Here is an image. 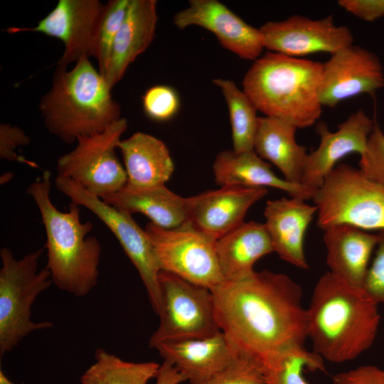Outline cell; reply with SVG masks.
I'll return each instance as SVG.
<instances>
[{
  "mask_svg": "<svg viewBox=\"0 0 384 384\" xmlns=\"http://www.w3.org/2000/svg\"><path fill=\"white\" fill-rule=\"evenodd\" d=\"M264 48L289 57L325 52L331 55L353 45V36L346 26L336 25L332 16L311 19L293 15L260 26Z\"/></svg>",
  "mask_w": 384,
  "mask_h": 384,
  "instance_id": "13",
  "label": "cell"
},
{
  "mask_svg": "<svg viewBox=\"0 0 384 384\" xmlns=\"http://www.w3.org/2000/svg\"><path fill=\"white\" fill-rule=\"evenodd\" d=\"M305 200L291 197L268 200L264 210V223L270 237L274 252L287 262L306 270L304 242L307 228L317 213V207Z\"/></svg>",
  "mask_w": 384,
  "mask_h": 384,
  "instance_id": "19",
  "label": "cell"
},
{
  "mask_svg": "<svg viewBox=\"0 0 384 384\" xmlns=\"http://www.w3.org/2000/svg\"><path fill=\"white\" fill-rule=\"evenodd\" d=\"M127 128L122 117L103 132L78 137L74 149L58 158V175L100 198L121 190L127 176L115 149Z\"/></svg>",
  "mask_w": 384,
  "mask_h": 384,
  "instance_id": "9",
  "label": "cell"
},
{
  "mask_svg": "<svg viewBox=\"0 0 384 384\" xmlns=\"http://www.w3.org/2000/svg\"><path fill=\"white\" fill-rule=\"evenodd\" d=\"M338 4L366 21H374L384 16V0H339Z\"/></svg>",
  "mask_w": 384,
  "mask_h": 384,
  "instance_id": "37",
  "label": "cell"
},
{
  "mask_svg": "<svg viewBox=\"0 0 384 384\" xmlns=\"http://www.w3.org/2000/svg\"><path fill=\"white\" fill-rule=\"evenodd\" d=\"M266 384H309L305 370L324 371V360L304 346L288 350L264 363Z\"/></svg>",
  "mask_w": 384,
  "mask_h": 384,
  "instance_id": "29",
  "label": "cell"
},
{
  "mask_svg": "<svg viewBox=\"0 0 384 384\" xmlns=\"http://www.w3.org/2000/svg\"><path fill=\"white\" fill-rule=\"evenodd\" d=\"M0 384H15L6 377L1 368L0 369Z\"/></svg>",
  "mask_w": 384,
  "mask_h": 384,
  "instance_id": "39",
  "label": "cell"
},
{
  "mask_svg": "<svg viewBox=\"0 0 384 384\" xmlns=\"http://www.w3.org/2000/svg\"><path fill=\"white\" fill-rule=\"evenodd\" d=\"M159 324L149 345L167 341L204 338L220 331L211 289L170 272L159 274Z\"/></svg>",
  "mask_w": 384,
  "mask_h": 384,
  "instance_id": "8",
  "label": "cell"
},
{
  "mask_svg": "<svg viewBox=\"0 0 384 384\" xmlns=\"http://www.w3.org/2000/svg\"><path fill=\"white\" fill-rule=\"evenodd\" d=\"M196 384H266L263 362L242 351L226 366Z\"/></svg>",
  "mask_w": 384,
  "mask_h": 384,
  "instance_id": "31",
  "label": "cell"
},
{
  "mask_svg": "<svg viewBox=\"0 0 384 384\" xmlns=\"http://www.w3.org/2000/svg\"><path fill=\"white\" fill-rule=\"evenodd\" d=\"M332 384H384V369L373 365L360 366L336 374Z\"/></svg>",
  "mask_w": 384,
  "mask_h": 384,
  "instance_id": "36",
  "label": "cell"
},
{
  "mask_svg": "<svg viewBox=\"0 0 384 384\" xmlns=\"http://www.w3.org/2000/svg\"><path fill=\"white\" fill-rule=\"evenodd\" d=\"M321 72L319 62L268 52L246 72L242 90L265 116L306 128L321 114Z\"/></svg>",
  "mask_w": 384,
  "mask_h": 384,
  "instance_id": "5",
  "label": "cell"
},
{
  "mask_svg": "<svg viewBox=\"0 0 384 384\" xmlns=\"http://www.w3.org/2000/svg\"><path fill=\"white\" fill-rule=\"evenodd\" d=\"M374 124L375 120L362 110L339 124L336 132L330 131L325 122L317 123L320 143L308 155L301 184L314 193L341 159L351 153L361 156L366 151Z\"/></svg>",
  "mask_w": 384,
  "mask_h": 384,
  "instance_id": "16",
  "label": "cell"
},
{
  "mask_svg": "<svg viewBox=\"0 0 384 384\" xmlns=\"http://www.w3.org/2000/svg\"><path fill=\"white\" fill-rule=\"evenodd\" d=\"M31 138L18 126L7 123L0 124V158L10 161H18L26 164L32 167H38L37 164L24 157L18 155L16 149L19 146H27Z\"/></svg>",
  "mask_w": 384,
  "mask_h": 384,
  "instance_id": "35",
  "label": "cell"
},
{
  "mask_svg": "<svg viewBox=\"0 0 384 384\" xmlns=\"http://www.w3.org/2000/svg\"><path fill=\"white\" fill-rule=\"evenodd\" d=\"M95 359L81 375V384H147L161 366L154 361H126L102 348L95 351Z\"/></svg>",
  "mask_w": 384,
  "mask_h": 384,
  "instance_id": "27",
  "label": "cell"
},
{
  "mask_svg": "<svg viewBox=\"0 0 384 384\" xmlns=\"http://www.w3.org/2000/svg\"><path fill=\"white\" fill-rule=\"evenodd\" d=\"M146 114L156 121H166L178 110L180 101L176 90L167 85H156L148 89L142 99Z\"/></svg>",
  "mask_w": 384,
  "mask_h": 384,
  "instance_id": "32",
  "label": "cell"
},
{
  "mask_svg": "<svg viewBox=\"0 0 384 384\" xmlns=\"http://www.w3.org/2000/svg\"><path fill=\"white\" fill-rule=\"evenodd\" d=\"M213 171L215 181L220 186L272 187L305 201L312 199L314 194L302 184L292 183L277 176L270 165L254 150L241 153L233 149L222 151L214 160Z\"/></svg>",
  "mask_w": 384,
  "mask_h": 384,
  "instance_id": "22",
  "label": "cell"
},
{
  "mask_svg": "<svg viewBox=\"0 0 384 384\" xmlns=\"http://www.w3.org/2000/svg\"><path fill=\"white\" fill-rule=\"evenodd\" d=\"M220 329L240 351L263 363L304 346L306 309L302 287L289 276L254 271L211 289Z\"/></svg>",
  "mask_w": 384,
  "mask_h": 384,
  "instance_id": "1",
  "label": "cell"
},
{
  "mask_svg": "<svg viewBox=\"0 0 384 384\" xmlns=\"http://www.w3.org/2000/svg\"><path fill=\"white\" fill-rule=\"evenodd\" d=\"M112 88L88 57L72 69L58 65L39 109L46 129L68 144L80 136L103 132L122 118Z\"/></svg>",
  "mask_w": 384,
  "mask_h": 384,
  "instance_id": "4",
  "label": "cell"
},
{
  "mask_svg": "<svg viewBox=\"0 0 384 384\" xmlns=\"http://www.w3.org/2000/svg\"><path fill=\"white\" fill-rule=\"evenodd\" d=\"M179 29L197 26L213 33L225 49L245 60H256L264 48L260 28L253 27L217 0H191L174 16Z\"/></svg>",
  "mask_w": 384,
  "mask_h": 384,
  "instance_id": "15",
  "label": "cell"
},
{
  "mask_svg": "<svg viewBox=\"0 0 384 384\" xmlns=\"http://www.w3.org/2000/svg\"><path fill=\"white\" fill-rule=\"evenodd\" d=\"M152 348L191 384H196L224 368L240 351L221 331L204 338L161 342Z\"/></svg>",
  "mask_w": 384,
  "mask_h": 384,
  "instance_id": "18",
  "label": "cell"
},
{
  "mask_svg": "<svg viewBox=\"0 0 384 384\" xmlns=\"http://www.w3.org/2000/svg\"><path fill=\"white\" fill-rule=\"evenodd\" d=\"M319 228L347 224L361 230L384 229V187L358 168L338 164L314 193Z\"/></svg>",
  "mask_w": 384,
  "mask_h": 384,
  "instance_id": "7",
  "label": "cell"
},
{
  "mask_svg": "<svg viewBox=\"0 0 384 384\" xmlns=\"http://www.w3.org/2000/svg\"><path fill=\"white\" fill-rule=\"evenodd\" d=\"M105 4L99 0H59L36 26L10 27L6 31L39 32L58 38L64 51L57 65L68 67L82 57H95Z\"/></svg>",
  "mask_w": 384,
  "mask_h": 384,
  "instance_id": "12",
  "label": "cell"
},
{
  "mask_svg": "<svg viewBox=\"0 0 384 384\" xmlns=\"http://www.w3.org/2000/svg\"><path fill=\"white\" fill-rule=\"evenodd\" d=\"M267 193L265 188L225 186L188 197L187 223L217 240L244 223L250 208Z\"/></svg>",
  "mask_w": 384,
  "mask_h": 384,
  "instance_id": "17",
  "label": "cell"
},
{
  "mask_svg": "<svg viewBox=\"0 0 384 384\" xmlns=\"http://www.w3.org/2000/svg\"><path fill=\"white\" fill-rule=\"evenodd\" d=\"M358 166L367 177L384 187V132L376 121Z\"/></svg>",
  "mask_w": 384,
  "mask_h": 384,
  "instance_id": "33",
  "label": "cell"
},
{
  "mask_svg": "<svg viewBox=\"0 0 384 384\" xmlns=\"http://www.w3.org/2000/svg\"><path fill=\"white\" fill-rule=\"evenodd\" d=\"M297 129L283 119L259 117L253 150L276 166L286 181L301 184L309 154L304 146L297 143Z\"/></svg>",
  "mask_w": 384,
  "mask_h": 384,
  "instance_id": "23",
  "label": "cell"
},
{
  "mask_svg": "<svg viewBox=\"0 0 384 384\" xmlns=\"http://www.w3.org/2000/svg\"><path fill=\"white\" fill-rule=\"evenodd\" d=\"M130 0H110L105 4L98 33L95 58L100 73L106 78L113 44L124 21Z\"/></svg>",
  "mask_w": 384,
  "mask_h": 384,
  "instance_id": "30",
  "label": "cell"
},
{
  "mask_svg": "<svg viewBox=\"0 0 384 384\" xmlns=\"http://www.w3.org/2000/svg\"><path fill=\"white\" fill-rule=\"evenodd\" d=\"M156 378V384H180L187 381L186 378L176 367L164 361Z\"/></svg>",
  "mask_w": 384,
  "mask_h": 384,
  "instance_id": "38",
  "label": "cell"
},
{
  "mask_svg": "<svg viewBox=\"0 0 384 384\" xmlns=\"http://www.w3.org/2000/svg\"><path fill=\"white\" fill-rule=\"evenodd\" d=\"M375 257L370 264L363 289L376 303L384 304V229L378 231Z\"/></svg>",
  "mask_w": 384,
  "mask_h": 384,
  "instance_id": "34",
  "label": "cell"
},
{
  "mask_svg": "<svg viewBox=\"0 0 384 384\" xmlns=\"http://www.w3.org/2000/svg\"><path fill=\"white\" fill-rule=\"evenodd\" d=\"M50 189L51 174L48 170L26 189L46 230V267L60 290L83 297L97 284L102 246L97 238L88 235L93 224L81 222L80 206L71 202L68 212L60 211L51 201Z\"/></svg>",
  "mask_w": 384,
  "mask_h": 384,
  "instance_id": "3",
  "label": "cell"
},
{
  "mask_svg": "<svg viewBox=\"0 0 384 384\" xmlns=\"http://www.w3.org/2000/svg\"><path fill=\"white\" fill-rule=\"evenodd\" d=\"M156 5V0H130L113 44L105 78L112 89L129 65L151 43L158 21Z\"/></svg>",
  "mask_w": 384,
  "mask_h": 384,
  "instance_id": "21",
  "label": "cell"
},
{
  "mask_svg": "<svg viewBox=\"0 0 384 384\" xmlns=\"http://www.w3.org/2000/svg\"><path fill=\"white\" fill-rule=\"evenodd\" d=\"M223 281H235L252 274L255 262L274 252L265 224L244 222L215 242Z\"/></svg>",
  "mask_w": 384,
  "mask_h": 384,
  "instance_id": "25",
  "label": "cell"
},
{
  "mask_svg": "<svg viewBox=\"0 0 384 384\" xmlns=\"http://www.w3.org/2000/svg\"><path fill=\"white\" fill-rule=\"evenodd\" d=\"M378 306L363 288L324 273L306 308L307 338L313 351L334 363L358 357L376 337L380 320Z\"/></svg>",
  "mask_w": 384,
  "mask_h": 384,
  "instance_id": "2",
  "label": "cell"
},
{
  "mask_svg": "<svg viewBox=\"0 0 384 384\" xmlns=\"http://www.w3.org/2000/svg\"><path fill=\"white\" fill-rule=\"evenodd\" d=\"M101 199L131 214H143L163 228H178L188 222V198L175 193L165 185L143 188L125 186Z\"/></svg>",
  "mask_w": 384,
  "mask_h": 384,
  "instance_id": "26",
  "label": "cell"
},
{
  "mask_svg": "<svg viewBox=\"0 0 384 384\" xmlns=\"http://www.w3.org/2000/svg\"><path fill=\"white\" fill-rule=\"evenodd\" d=\"M384 87V71L377 55L351 45L331 55L322 63L319 100L334 107L349 98L373 95Z\"/></svg>",
  "mask_w": 384,
  "mask_h": 384,
  "instance_id": "14",
  "label": "cell"
},
{
  "mask_svg": "<svg viewBox=\"0 0 384 384\" xmlns=\"http://www.w3.org/2000/svg\"><path fill=\"white\" fill-rule=\"evenodd\" d=\"M213 83L224 97L228 108L233 151L241 153L253 150L254 138L259 117L257 109L233 80L216 78Z\"/></svg>",
  "mask_w": 384,
  "mask_h": 384,
  "instance_id": "28",
  "label": "cell"
},
{
  "mask_svg": "<svg viewBox=\"0 0 384 384\" xmlns=\"http://www.w3.org/2000/svg\"><path fill=\"white\" fill-rule=\"evenodd\" d=\"M45 247L17 259L8 247L0 250V357L10 353L31 333L50 329L54 323L31 320L37 297L53 284L49 270H38Z\"/></svg>",
  "mask_w": 384,
  "mask_h": 384,
  "instance_id": "6",
  "label": "cell"
},
{
  "mask_svg": "<svg viewBox=\"0 0 384 384\" xmlns=\"http://www.w3.org/2000/svg\"><path fill=\"white\" fill-rule=\"evenodd\" d=\"M127 176L126 186L134 188L164 186L174 170L169 150L159 139L136 132L118 144Z\"/></svg>",
  "mask_w": 384,
  "mask_h": 384,
  "instance_id": "24",
  "label": "cell"
},
{
  "mask_svg": "<svg viewBox=\"0 0 384 384\" xmlns=\"http://www.w3.org/2000/svg\"><path fill=\"white\" fill-rule=\"evenodd\" d=\"M144 230L153 245L161 271L210 289L223 282L215 240L188 223L178 228L166 229L150 222Z\"/></svg>",
  "mask_w": 384,
  "mask_h": 384,
  "instance_id": "11",
  "label": "cell"
},
{
  "mask_svg": "<svg viewBox=\"0 0 384 384\" xmlns=\"http://www.w3.org/2000/svg\"><path fill=\"white\" fill-rule=\"evenodd\" d=\"M55 184L57 189L71 202L90 210L114 234L137 269L151 307L158 314L160 309L159 274L161 270L145 230L136 223L131 213L105 203L72 180L58 175Z\"/></svg>",
  "mask_w": 384,
  "mask_h": 384,
  "instance_id": "10",
  "label": "cell"
},
{
  "mask_svg": "<svg viewBox=\"0 0 384 384\" xmlns=\"http://www.w3.org/2000/svg\"><path fill=\"white\" fill-rule=\"evenodd\" d=\"M329 272L343 282L363 288L370 260L378 242L376 234L347 224L324 230Z\"/></svg>",
  "mask_w": 384,
  "mask_h": 384,
  "instance_id": "20",
  "label": "cell"
}]
</instances>
